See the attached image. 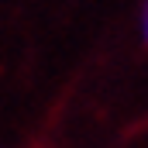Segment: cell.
<instances>
[{
	"mask_svg": "<svg viewBox=\"0 0 148 148\" xmlns=\"http://www.w3.org/2000/svg\"><path fill=\"white\" fill-rule=\"evenodd\" d=\"M141 28H145V41H148V0H145V17H141Z\"/></svg>",
	"mask_w": 148,
	"mask_h": 148,
	"instance_id": "6da1fadb",
	"label": "cell"
}]
</instances>
